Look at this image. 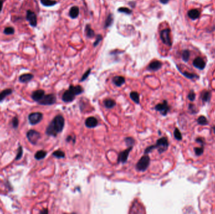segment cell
Masks as SVG:
<instances>
[{
    "instance_id": "20",
    "label": "cell",
    "mask_w": 215,
    "mask_h": 214,
    "mask_svg": "<svg viewBox=\"0 0 215 214\" xmlns=\"http://www.w3.org/2000/svg\"><path fill=\"white\" fill-rule=\"evenodd\" d=\"M13 93V90L11 89H7L0 92V102L3 101L5 98L8 97V95H11Z\"/></svg>"
},
{
    "instance_id": "43",
    "label": "cell",
    "mask_w": 215,
    "mask_h": 214,
    "mask_svg": "<svg viewBox=\"0 0 215 214\" xmlns=\"http://www.w3.org/2000/svg\"><path fill=\"white\" fill-rule=\"evenodd\" d=\"M196 142L201 143L202 145H204V141L202 139V138H198V139L196 140Z\"/></svg>"
},
{
    "instance_id": "11",
    "label": "cell",
    "mask_w": 215,
    "mask_h": 214,
    "mask_svg": "<svg viewBox=\"0 0 215 214\" xmlns=\"http://www.w3.org/2000/svg\"><path fill=\"white\" fill-rule=\"evenodd\" d=\"M133 147H128L126 149L120 153L118 156V163H125L128 160V158L129 154L131 151L132 150Z\"/></svg>"
},
{
    "instance_id": "29",
    "label": "cell",
    "mask_w": 215,
    "mask_h": 214,
    "mask_svg": "<svg viewBox=\"0 0 215 214\" xmlns=\"http://www.w3.org/2000/svg\"><path fill=\"white\" fill-rule=\"evenodd\" d=\"M52 155L57 158H64L65 157V153L61 150H57L52 153Z\"/></svg>"
},
{
    "instance_id": "14",
    "label": "cell",
    "mask_w": 215,
    "mask_h": 214,
    "mask_svg": "<svg viewBox=\"0 0 215 214\" xmlns=\"http://www.w3.org/2000/svg\"><path fill=\"white\" fill-rule=\"evenodd\" d=\"M98 122L95 117H87L85 121L86 126L89 128H93L96 127L98 126Z\"/></svg>"
},
{
    "instance_id": "34",
    "label": "cell",
    "mask_w": 215,
    "mask_h": 214,
    "mask_svg": "<svg viewBox=\"0 0 215 214\" xmlns=\"http://www.w3.org/2000/svg\"><path fill=\"white\" fill-rule=\"evenodd\" d=\"M190 52L189 50H184L183 53H182V58H183L184 62H187L189 59Z\"/></svg>"
},
{
    "instance_id": "47",
    "label": "cell",
    "mask_w": 215,
    "mask_h": 214,
    "mask_svg": "<svg viewBox=\"0 0 215 214\" xmlns=\"http://www.w3.org/2000/svg\"><path fill=\"white\" fill-rule=\"evenodd\" d=\"M73 140L72 136H68L67 138V140H67V141H70L71 140Z\"/></svg>"
},
{
    "instance_id": "13",
    "label": "cell",
    "mask_w": 215,
    "mask_h": 214,
    "mask_svg": "<svg viewBox=\"0 0 215 214\" xmlns=\"http://www.w3.org/2000/svg\"><path fill=\"white\" fill-rule=\"evenodd\" d=\"M44 95H45L44 90L42 89H39V90H35V91L33 92L31 97L34 101L38 102L39 101L41 100Z\"/></svg>"
},
{
    "instance_id": "3",
    "label": "cell",
    "mask_w": 215,
    "mask_h": 214,
    "mask_svg": "<svg viewBox=\"0 0 215 214\" xmlns=\"http://www.w3.org/2000/svg\"><path fill=\"white\" fill-rule=\"evenodd\" d=\"M168 147H169V142H168L167 139L165 137H163V138H160L159 140L157 141L156 144H155V145H152V146H150L147 147L145 150L144 153L145 155H147L148 154V153L152 151V150L157 149V150H158V151L160 154H161V153L165 151L167 149Z\"/></svg>"
},
{
    "instance_id": "19",
    "label": "cell",
    "mask_w": 215,
    "mask_h": 214,
    "mask_svg": "<svg viewBox=\"0 0 215 214\" xmlns=\"http://www.w3.org/2000/svg\"><path fill=\"white\" fill-rule=\"evenodd\" d=\"M79 14V9L76 6L72 7L69 11V16L72 19H75Z\"/></svg>"
},
{
    "instance_id": "24",
    "label": "cell",
    "mask_w": 215,
    "mask_h": 214,
    "mask_svg": "<svg viewBox=\"0 0 215 214\" xmlns=\"http://www.w3.org/2000/svg\"><path fill=\"white\" fill-rule=\"evenodd\" d=\"M130 98L132 99V100L135 102L136 104H138L140 103V94H138L137 92L133 91L130 92Z\"/></svg>"
},
{
    "instance_id": "2",
    "label": "cell",
    "mask_w": 215,
    "mask_h": 214,
    "mask_svg": "<svg viewBox=\"0 0 215 214\" xmlns=\"http://www.w3.org/2000/svg\"><path fill=\"white\" fill-rule=\"evenodd\" d=\"M84 91L83 88L81 86H70L68 90L65 91L62 97V99L65 102H71L74 100L75 97L81 94Z\"/></svg>"
},
{
    "instance_id": "21",
    "label": "cell",
    "mask_w": 215,
    "mask_h": 214,
    "mask_svg": "<svg viewBox=\"0 0 215 214\" xmlns=\"http://www.w3.org/2000/svg\"><path fill=\"white\" fill-rule=\"evenodd\" d=\"M47 155V152L46 151L44 150H39L37 152H36V153L34 155V158L35 159H37V160H41V159H44Z\"/></svg>"
},
{
    "instance_id": "10",
    "label": "cell",
    "mask_w": 215,
    "mask_h": 214,
    "mask_svg": "<svg viewBox=\"0 0 215 214\" xmlns=\"http://www.w3.org/2000/svg\"><path fill=\"white\" fill-rule=\"evenodd\" d=\"M26 20L29 22L30 26L32 27H36L37 25V18L35 13L31 10L26 11Z\"/></svg>"
},
{
    "instance_id": "41",
    "label": "cell",
    "mask_w": 215,
    "mask_h": 214,
    "mask_svg": "<svg viewBox=\"0 0 215 214\" xmlns=\"http://www.w3.org/2000/svg\"><path fill=\"white\" fill-rule=\"evenodd\" d=\"M195 97H196L195 93L194 92L193 90H191V91L190 92V93H189V95H188L189 99V100L191 101H194V99H195Z\"/></svg>"
},
{
    "instance_id": "45",
    "label": "cell",
    "mask_w": 215,
    "mask_h": 214,
    "mask_svg": "<svg viewBox=\"0 0 215 214\" xmlns=\"http://www.w3.org/2000/svg\"><path fill=\"white\" fill-rule=\"evenodd\" d=\"M169 1H170V0H160V2L163 5H165L168 3Z\"/></svg>"
},
{
    "instance_id": "48",
    "label": "cell",
    "mask_w": 215,
    "mask_h": 214,
    "mask_svg": "<svg viewBox=\"0 0 215 214\" xmlns=\"http://www.w3.org/2000/svg\"><path fill=\"white\" fill-rule=\"evenodd\" d=\"M213 131H214V134H215V127L213 128Z\"/></svg>"
},
{
    "instance_id": "31",
    "label": "cell",
    "mask_w": 215,
    "mask_h": 214,
    "mask_svg": "<svg viewBox=\"0 0 215 214\" xmlns=\"http://www.w3.org/2000/svg\"><path fill=\"white\" fill-rule=\"evenodd\" d=\"M3 33L7 35H13L15 34V29L13 27L11 26H8L5 28Z\"/></svg>"
},
{
    "instance_id": "44",
    "label": "cell",
    "mask_w": 215,
    "mask_h": 214,
    "mask_svg": "<svg viewBox=\"0 0 215 214\" xmlns=\"http://www.w3.org/2000/svg\"><path fill=\"white\" fill-rule=\"evenodd\" d=\"M128 5L130 6V7L132 8H135V2L134 1H130L128 3Z\"/></svg>"
},
{
    "instance_id": "37",
    "label": "cell",
    "mask_w": 215,
    "mask_h": 214,
    "mask_svg": "<svg viewBox=\"0 0 215 214\" xmlns=\"http://www.w3.org/2000/svg\"><path fill=\"white\" fill-rule=\"evenodd\" d=\"M91 68H89L85 73L83 74V76H82L81 79L80 80V82H83V81H84L86 79H87V77H89V74H91Z\"/></svg>"
},
{
    "instance_id": "25",
    "label": "cell",
    "mask_w": 215,
    "mask_h": 214,
    "mask_svg": "<svg viewBox=\"0 0 215 214\" xmlns=\"http://www.w3.org/2000/svg\"><path fill=\"white\" fill-rule=\"evenodd\" d=\"M104 105L107 109H111V108H113L115 106L116 102L113 100V99H107L104 101Z\"/></svg>"
},
{
    "instance_id": "46",
    "label": "cell",
    "mask_w": 215,
    "mask_h": 214,
    "mask_svg": "<svg viewBox=\"0 0 215 214\" xmlns=\"http://www.w3.org/2000/svg\"><path fill=\"white\" fill-rule=\"evenodd\" d=\"M48 213V211L47 209H44L43 210H42V211H40V213H45V214H47Z\"/></svg>"
},
{
    "instance_id": "26",
    "label": "cell",
    "mask_w": 215,
    "mask_h": 214,
    "mask_svg": "<svg viewBox=\"0 0 215 214\" xmlns=\"http://www.w3.org/2000/svg\"><path fill=\"white\" fill-rule=\"evenodd\" d=\"M113 15L110 13L108 15V16L107 18V19H106V21H105V28H108V27H110L112 25V24H113Z\"/></svg>"
},
{
    "instance_id": "15",
    "label": "cell",
    "mask_w": 215,
    "mask_h": 214,
    "mask_svg": "<svg viewBox=\"0 0 215 214\" xmlns=\"http://www.w3.org/2000/svg\"><path fill=\"white\" fill-rule=\"evenodd\" d=\"M193 65L195 67L198 68L200 70L204 69L206 66V63L204 61V60L201 57H197L193 61Z\"/></svg>"
},
{
    "instance_id": "8",
    "label": "cell",
    "mask_w": 215,
    "mask_h": 214,
    "mask_svg": "<svg viewBox=\"0 0 215 214\" xmlns=\"http://www.w3.org/2000/svg\"><path fill=\"white\" fill-rule=\"evenodd\" d=\"M170 34H171V30L169 28L162 30V31L160 32V39H161V40L162 41L163 43L168 45V46L169 47L172 46V41H171Z\"/></svg>"
},
{
    "instance_id": "33",
    "label": "cell",
    "mask_w": 215,
    "mask_h": 214,
    "mask_svg": "<svg viewBox=\"0 0 215 214\" xmlns=\"http://www.w3.org/2000/svg\"><path fill=\"white\" fill-rule=\"evenodd\" d=\"M118 11L120 13H123L126 14H131L132 13V11L130 10L129 8L126 7H120L118 9Z\"/></svg>"
},
{
    "instance_id": "6",
    "label": "cell",
    "mask_w": 215,
    "mask_h": 214,
    "mask_svg": "<svg viewBox=\"0 0 215 214\" xmlns=\"http://www.w3.org/2000/svg\"><path fill=\"white\" fill-rule=\"evenodd\" d=\"M57 98L55 94H50L47 95H45L41 100L38 102V103L40 105H53L56 102Z\"/></svg>"
},
{
    "instance_id": "22",
    "label": "cell",
    "mask_w": 215,
    "mask_h": 214,
    "mask_svg": "<svg viewBox=\"0 0 215 214\" xmlns=\"http://www.w3.org/2000/svg\"><path fill=\"white\" fill-rule=\"evenodd\" d=\"M85 32L87 38H92L95 37V33L89 25H86L85 28Z\"/></svg>"
},
{
    "instance_id": "18",
    "label": "cell",
    "mask_w": 215,
    "mask_h": 214,
    "mask_svg": "<svg viewBox=\"0 0 215 214\" xmlns=\"http://www.w3.org/2000/svg\"><path fill=\"white\" fill-rule=\"evenodd\" d=\"M187 14H188V16L191 19L193 20H196L200 16V11L198 10H197V9H192V10L188 11Z\"/></svg>"
},
{
    "instance_id": "40",
    "label": "cell",
    "mask_w": 215,
    "mask_h": 214,
    "mask_svg": "<svg viewBox=\"0 0 215 214\" xmlns=\"http://www.w3.org/2000/svg\"><path fill=\"white\" fill-rule=\"evenodd\" d=\"M183 74L184 75V76L186 77L187 78H189V79H194V78H196V77H198V75H196V74H191V73H188V72H183Z\"/></svg>"
},
{
    "instance_id": "1",
    "label": "cell",
    "mask_w": 215,
    "mask_h": 214,
    "mask_svg": "<svg viewBox=\"0 0 215 214\" xmlns=\"http://www.w3.org/2000/svg\"><path fill=\"white\" fill-rule=\"evenodd\" d=\"M65 120L62 115L56 116L46 129L45 133L49 136L56 137L60 132H61L64 127Z\"/></svg>"
},
{
    "instance_id": "35",
    "label": "cell",
    "mask_w": 215,
    "mask_h": 214,
    "mask_svg": "<svg viewBox=\"0 0 215 214\" xmlns=\"http://www.w3.org/2000/svg\"><path fill=\"white\" fill-rule=\"evenodd\" d=\"M11 125L14 129L18 128V127H19V119H18V117H14L12 119Z\"/></svg>"
},
{
    "instance_id": "12",
    "label": "cell",
    "mask_w": 215,
    "mask_h": 214,
    "mask_svg": "<svg viewBox=\"0 0 215 214\" xmlns=\"http://www.w3.org/2000/svg\"><path fill=\"white\" fill-rule=\"evenodd\" d=\"M162 63L159 60H153L148 65L147 69L150 71H157L162 67Z\"/></svg>"
},
{
    "instance_id": "30",
    "label": "cell",
    "mask_w": 215,
    "mask_h": 214,
    "mask_svg": "<svg viewBox=\"0 0 215 214\" xmlns=\"http://www.w3.org/2000/svg\"><path fill=\"white\" fill-rule=\"evenodd\" d=\"M125 143L126 144L127 146L128 147H133L135 144V140L133 138L131 137H128V138H126L125 140Z\"/></svg>"
},
{
    "instance_id": "27",
    "label": "cell",
    "mask_w": 215,
    "mask_h": 214,
    "mask_svg": "<svg viewBox=\"0 0 215 214\" xmlns=\"http://www.w3.org/2000/svg\"><path fill=\"white\" fill-rule=\"evenodd\" d=\"M211 92L210 91H204L201 94V99L203 102H209L211 99Z\"/></svg>"
},
{
    "instance_id": "5",
    "label": "cell",
    "mask_w": 215,
    "mask_h": 214,
    "mask_svg": "<svg viewBox=\"0 0 215 214\" xmlns=\"http://www.w3.org/2000/svg\"><path fill=\"white\" fill-rule=\"evenodd\" d=\"M26 138L30 143L34 144V145H36L38 140L40 139L41 134L38 131L34 130V129H30L26 132Z\"/></svg>"
},
{
    "instance_id": "32",
    "label": "cell",
    "mask_w": 215,
    "mask_h": 214,
    "mask_svg": "<svg viewBox=\"0 0 215 214\" xmlns=\"http://www.w3.org/2000/svg\"><path fill=\"white\" fill-rule=\"evenodd\" d=\"M197 122H198L199 124H201V125H206V124H208V123L207 119L203 116L199 117L198 120H197Z\"/></svg>"
},
{
    "instance_id": "17",
    "label": "cell",
    "mask_w": 215,
    "mask_h": 214,
    "mask_svg": "<svg viewBox=\"0 0 215 214\" xmlns=\"http://www.w3.org/2000/svg\"><path fill=\"white\" fill-rule=\"evenodd\" d=\"M113 83L117 87H121L125 83V79L123 76H115L113 78Z\"/></svg>"
},
{
    "instance_id": "9",
    "label": "cell",
    "mask_w": 215,
    "mask_h": 214,
    "mask_svg": "<svg viewBox=\"0 0 215 214\" xmlns=\"http://www.w3.org/2000/svg\"><path fill=\"white\" fill-rule=\"evenodd\" d=\"M155 109L159 111L163 116H166L170 110V107L168 105L167 101H163L162 103L157 104L155 107Z\"/></svg>"
},
{
    "instance_id": "39",
    "label": "cell",
    "mask_w": 215,
    "mask_h": 214,
    "mask_svg": "<svg viewBox=\"0 0 215 214\" xmlns=\"http://www.w3.org/2000/svg\"><path fill=\"white\" fill-rule=\"evenodd\" d=\"M194 152L195 154L197 156H200L204 152L203 147H195L194 148Z\"/></svg>"
},
{
    "instance_id": "38",
    "label": "cell",
    "mask_w": 215,
    "mask_h": 214,
    "mask_svg": "<svg viewBox=\"0 0 215 214\" xmlns=\"http://www.w3.org/2000/svg\"><path fill=\"white\" fill-rule=\"evenodd\" d=\"M103 38L101 35H98V36H97L96 40H95V42H94V43H93V46L95 47L98 46V45L99 44V43H100V42H101V41H102Z\"/></svg>"
},
{
    "instance_id": "16",
    "label": "cell",
    "mask_w": 215,
    "mask_h": 214,
    "mask_svg": "<svg viewBox=\"0 0 215 214\" xmlns=\"http://www.w3.org/2000/svg\"><path fill=\"white\" fill-rule=\"evenodd\" d=\"M34 75L32 74H23L19 77V81L21 83H27L34 79Z\"/></svg>"
},
{
    "instance_id": "7",
    "label": "cell",
    "mask_w": 215,
    "mask_h": 214,
    "mask_svg": "<svg viewBox=\"0 0 215 214\" xmlns=\"http://www.w3.org/2000/svg\"><path fill=\"white\" fill-rule=\"evenodd\" d=\"M44 117V114L40 112L30 113L28 116V122L31 125H35L41 122Z\"/></svg>"
},
{
    "instance_id": "4",
    "label": "cell",
    "mask_w": 215,
    "mask_h": 214,
    "mask_svg": "<svg viewBox=\"0 0 215 214\" xmlns=\"http://www.w3.org/2000/svg\"><path fill=\"white\" fill-rule=\"evenodd\" d=\"M150 159L149 156L145 155L139 159V161L136 164V169L139 171H145L147 170L149 167Z\"/></svg>"
},
{
    "instance_id": "36",
    "label": "cell",
    "mask_w": 215,
    "mask_h": 214,
    "mask_svg": "<svg viewBox=\"0 0 215 214\" xmlns=\"http://www.w3.org/2000/svg\"><path fill=\"white\" fill-rule=\"evenodd\" d=\"M174 137L175 139H176L177 140H181L182 138H183V137H182V134L181 133L180 131L179 130V129L177 128H175L174 129Z\"/></svg>"
},
{
    "instance_id": "23",
    "label": "cell",
    "mask_w": 215,
    "mask_h": 214,
    "mask_svg": "<svg viewBox=\"0 0 215 214\" xmlns=\"http://www.w3.org/2000/svg\"><path fill=\"white\" fill-rule=\"evenodd\" d=\"M41 4L46 7H50L57 4V1L55 0H40Z\"/></svg>"
},
{
    "instance_id": "28",
    "label": "cell",
    "mask_w": 215,
    "mask_h": 214,
    "mask_svg": "<svg viewBox=\"0 0 215 214\" xmlns=\"http://www.w3.org/2000/svg\"><path fill=\"white\" fill-rule=\"evenodd\" d=\"M23 147L22 146H19V148H18V152H17V156L16 157H15V159L16 161H18L19 160V159H20L21 158H22L23 156Z\"/></svg>"
},
{
    "instance_id": "42",
    "label": "cell",
    "mask_w": 215,
    "mask_h": 214,
    "mask_svg": "<svg viewBox=\"0 0 215 214\" xmlns=\"http://www.w3.org/2000/svg\"><path fill=\"white\" fill-rule=\"evenodd\" d=\"M5 2V0H0V13L3 10V3Z\"/></svg>"
}]
</instances>
